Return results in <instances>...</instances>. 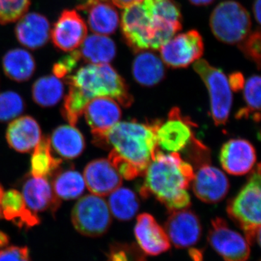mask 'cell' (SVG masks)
<instances>
[{"mask_svg":"<svg viewBox=\"0 0 261 261\" xmlns=\"http://www.w3.org/2000/svg\"><path fill=\"white\" fill-rule=\"evenodd\" d=\"M193 125L188 118L182 116L177 108H173L168 113L167 121L160 122L157 129L159 147L171 152L184 150L196 140Z\"/></svg>","mask_w":261,"mask_h":261,"instance_id":"8fae6325","label":"cell"},{"mask_svg":"<svg viewBox=\"0 0 261 261\" xmlns=\"http://www.w3.org/2000/svg\"><path fill=\"white\" fill-rule=\"evenodd\" d=\"M75 49L80 60L88 64H102L112 61L116 54L114 42L106 35L94 34L89 36L80 46Z\"/></svg>","mask_w":261,"mask_h":261,"instance_id":"d4e9b609","label":"cell"},{"mask_svg":"<svg viewBox=\"0 0 261 261\" xmlns=\"http://www.w3.org/2000/svg\"><path fill=\"white\" fill-rule=\"evenodd\" d=\"M9 241V237L3 231H0V248H3V247L8 245Z\"/></svg>","mask_w":261,"mask_h":261,"instance_id":"b9f144b4","label":"cell"},{"mask_svg":"<svg viewBox=\"0 0 261 261\" xmlns=\"http://www.w3.org/2000/svg\"><path fill=\"white\" fill-rule=\"evenodd\" d=\"M22 195L29 210L36 214L46 211L55 214L61 204L46 178L31 176L24 182Z\"/></svg>","mask_w":261,"mask_h":261,"instance_id":"d6986e66","label":"cell"},{"mask_svg":"<svg viewBox=\"0 0 261 261\" xmlns=\"http://www.w3.org/2000/svg\"><path fill=\"white\" fill-rule=\"evenodd\" d=\"M162 60L151 51H142L136 57L132 66L134 78L144 87H153L166 75Z\"/></svg>","mask_w":261,"mask_h":261,"instance_id":"cb8c5ba5","label":"cell"},{"mask_svg":"<svg viewBox=\"0 0 261 261\" xmlns=\"http://www.w3.org/2000/svg\"><path fill=\"white\" fill-rule=\"evenodd\" d=\"M63 84L55 75L39 78L32 87L34 102L42 107L56 106L63 97Z\"/></svg>","mask_w":261,"mask_h":261,"instance_id":"4dcf8cb0","label":"cell"},{"mask_svg":"<svg viewBox=\"0 0 261 261\" xmlns=\"http://www.w3.org/2000/svg\"><path fill=\"white\" fill-rule=\"evenodd\" d=\"M171 212L164 228L170 242L176 248H188L195 245L202 236L198 216L188 208Z\"/></svg>","mask_w":261,"mask_h":261,"instance_id":"7c38bea8","label":"cell"},{"mask_svg":"<svg viewBox=\"0 0 261 261\" xmlns=\"http://www.w3.org/2000/svg\"><path fill=\"white\" fill-rule=\"evenodd\" d=\"M260 181L258 163L246 185L227 206L228 216L245 232L250 245L260 243Z\"/></svg>","mask_w":261,"mask_h":261,"instance_id":"5b68a950","label":"cell"},{"mask_svg":"<svg viewBox=\"0 0 261 261\" xmlns=\"http://www.w3.org/2000/svg\"><path fill=\"white\" fill-rule=\"evenodd\" d=\"M141 195L155 197L169 211L188 208L191 205L187 189L195 176L193 168L178 152L165 154L159 151L147 166Z\"/></svg>","mask_w":261,"mask_h":261,"instance_id":"3957f363","label":"cell"},{"mask_svg":"<svg viewBox=\"0 0 261 261\" xmlns=\"http://www.w3.org/2000/svg\"><path fill=\"white\" fill-rule=\"evenodd\" d=\"M7 142L20 152H29L42 140V132L37 121L31 116L17 118L10 123L6 132Z\"/></svg>","mask_w":261,"mask_h":261,"instance_id":"603a6c76","label":"cell"},{"mask_svg":"<svg viewBox=\"0 0 261 261\" xmlns=\"http://www.w3.org/2000/svg\"><path fill=\"white\" fill-rule=\"evenodd\" d=\"M78 9L87 14L89 28L94 34L110 35L118 29V12L107 0H88L80 5Z\"/></svg>","mask_w":261,"mask_h":261,"instance_id":"ffe728a7","label":"cell"},{"mask_svg":"<svg viewBox=\"0 0 261 261\" xmlns=\"http://www.w3.org/2000/svg\"><path fill=\"white\" fill-rule=\"evenodd\" d=\"M207 240L225 261H247L250 257V245L246 238L231 229L221 218L211 221Z\"/></svg>","mask_w":261,"mask_h":261,"instance_id":"9c48e42d","label":"cell"},{"mask_svg":"<svg viewBox=\"0 0 261 261\" xmlns=\"http://www.w3.org/2000/svg\"><path fill=\"white\" fill-rule=\"evenodd\" d=\"M256 152L250 142L242 139L230 140L223 145L220 161L228 173L242 176L250 172L256 162Z\"/></svg>","mask_w":261,"mask_h":261,"instance_id":"e0dca14e","label":"cell"},{"mask_svg":"<svg viewBox=\"0 0 261 261\" xmlns=\"http://www.w3.org/2000/svg\"><path fill=\"white\" fill-rule=\"evenodd\" d=\"M83 114L92 129V135H103L120 122L121 110L113 98H94L87 103Z\"/></svg>","mask_w":261,"mask_h":261,"instance_id":"ac0fdd59","label":"cell"},{"mask_svg":"<svg viewBox=\"0 0 261 261\" xmlns=\"http://www.w3.org/2000/svg\"><path fill=\"white\" fill-rule=\"evenodd\" d=\"M71 220L75 230L89 238L102 236L112 222L108 202L93 194L84 196L77 202L72 211Z\"/></svg>","mask_w":261,"mask_h":261,"instance_id":"ba28073f","label":"cell"},{"mask_svg":"<svg viewBox=\"0 0 261 261\" xmlns=\"http://www.w3.org/2000/svg\"><path fill=\"white\" fill-rule=\"evenodd\" d=\"M194 193L202 202L216 204L223 200L229 190V182L223 171L202 163L192 180Z\"/></svg>","mask_w":261,"mask_h":261,"instance_id":"5bb4252c","label":"cell"},{"mask_svg":"<svg viewBox=\"0 0 261 261\" xmlns=\"http://www.w3.org/2000/svg\"><path fill=\"white\" fill-rule=\"evenodd\" d=\"M69 91L63 105V116L71 126H75L87 103L94 98H113L123 107L133 102L126 82L108 63L87 64L73 75L67 76Z\"/></svg>","mask_w":261,"mask_h":261,"instance_id":"7a4b0ae2","label":"cell"},{"mask_svg":"<svg viewBox=\"0 0 261 261\" xmlns=\"http://www.w3.org/2000/svg\"><path fill=\"white\" fill-rule=\"evenodd\" d=\"M260 77L257 75H252L247 81L244 89V97L247 106L237 113L236 118L238 119L252 117L255 122L260 121Z\"/></svg>","mask_w":261,"mask_h":261,"instance_id":"1f68e13d","label":"cell"},{"mask_svg":"<svg viewBox=\"0 0 261 261\" xmlns=\"http://www.w3.org/2000/svg\"><path fill=\"white\" fill-rule=\"evenodd\" d=\"M163 63L173 68H186L203 55L202 37L195 30L173 37L160 48Z\"/></svg>","mask_w":261,"mask_h":261,"instance_id":"30bf717a","label":"cell"},{"mask_svg":"<svg viewBox=\"0 0 261 261\" xmlns=\"http://www.w3.org/2000/svg\"><path fill=\"white\" fill-rule=\"evenodd\" d=\"M261 0H255L253 5V12L255 18L256 19L257 23H260L261 18Z\"/></svg>","mask_w":261,"mask_h":261,"instance_id":"60d3db41","label":"cell"},{"mask_svg":"<svg viewBox=\"0 0 261 261\" xmlns=\"http://www.w3.org/2000/svg\"><path fill=\"white\" fill-rule=\"evenodd\" d=\"M194 69L203 81L211 99V116L216 126L226 124L229 117L233 96L226 75L205 60L195 62Z\"/></svg>","mask_w":261,"mask_h":261,"instance_id":"52a82bcc","label":"cell"},{"mask_svg":"<svg viewBox=\"0 0 261 261\" xmlns=\"http://www.w3.org/2000/svg\"><path fill=\"white\" fill-rule=\"evenodd\" d=\"M143 0H111L113 4L121 9H126L133 5L142 3Z\"/></svg>","mask_w":261,"mask_h":261,"instance_id":"ab89813d","label":"cell"},{"mask_svg":"<svg viewBox=\"0 0 261 261\" xmlns=\"http://www.w3.org/2000/svg\"><path fill=\"white\" fill-rule=\"evenodd\" d=\"M83 176L89 191L100 197L112 193L123 182V177L109 159L94 160L89 163Z\"/></svg>","mask_w":261,"mask_h":261,"instance_id":"2e32d148","label":"cell"},{"mask_svg":"<svg viewBox=\"0 0 261 261\" xmlns=\"http://www.w3.org/2000/svg\"><path fill=\"white\" fill-rule=\"evenodd\" d=\"M51 147L61 157L73 159L79 157L85 148V140L80 130L71 125L58 127L53 132Z\"/></svg>","mask_w":261,"mask_h":261,"instance_id":"484cf974","label":"cell"},{"mask_svg":"<svg viewBox=\"0 0 261 261\" xmlns=\"http://www.w3.org/2000/svg\"><path fill=\"white\" fill-rule=\"evenodd\" d=\"M0 261H32L27 247L11 245L0 248Z\"/></svg>","mask_w":261,"mask_h":261,"instance_id":"8d00e7d4","label":"cell"},{"mask_svg":"<svg viewBox=\"0 0 261 261\" xmlns=\"http://www.w3.org/2000/svg\"><path fill=\"white\" fill-rule=\"evenodd\" d=\"M189 1L196 6H206L211 4L214 0H189Z\"/></svg>","mask_w":261,"mask_h":261,"instance_id":"7bdbcfd3","label":"cell"},{"mask_svg":"<svg viewBox=\"0 0 261 261\" xmlns=\"http://www.w3.org/2000/svg\"><path fill=\"white\" fill-rule=\"evenodd\" d=\"M0 217L12 221L20 228H29L40 224V219L37 214L29 210L22 193L15 190H3L2 192Z\"/></svg>","mask_w":261,"mask_h":261,"instance_id":"44dd1931","label":"cell"},{"mask_svg":"<svg viewBox=\"0 0 261 261\" xmlns=\"http://www.w3.org/2000/svg\"><path fill=\"white\" fill-rule=\"evenodd\" d=\"M159 123L118 122L103 135L93 136L94 143L104 148L112 147L108 159L122 177L132 180L144 175L159 151Z\"/></svg>","mask_w":261,"mask_h":261,"instance_id":"6da1fadb","label":"cell"},{"mask_svg":"<svg viewBox=\"0 0 261 261\" xmlns=\"http://www.w3.org/2000/svg\"><path fill=\"white\" fill-rule=\"evenodd\" d=\"M244 54L256 63L258 68L260 65L261 34L260 30L254 32L240 42L239 45Z\"/></svg>","mask_w":261,"mask_h":261,"instance_id":"d590c367","label":"cell"},{"mask_svg":"<svg viewBox=\"0 0 261 261\" xmlns=\"http://www.w3.org/2000/svg\"><path fill=\"white\" fill-rule=\"evenodd\" d=\"M53 181V189L58 198L73 200L80 197L85 190L84 176L73 169L56 171Z\"/></svg>","mask_w":261,"mask_h":261,"instance_id":"f1b7e54d","label":"cell"},{"mask_svg":"<svg viewBox=\"0 0 261 261\" xmlns=\"http://www.w3.org/2000/svg\"><path fill=\"white\" fill-rule=\"evenodd\" d=\"M108 257V261H146L145 254L135 244H113Z\"/></svg>","mask_w":261,"mask_h":261,"instance_id":"e575fe53","label":"cell"},{"mask_svg":"<svg viewBox=\"0 0 261 261\" xmlns=\"http://www.w3.org/2000/svg\"><path fill=\"white\" fill-rule=\"evenodd\" d=\"M24 110L23 99L14 92L0 94V121H8L19 116Z\"/></svg>","mask_w":261,"mask_h":261,"instance_id":"d6a6232c","label":"cell"},{"mask_svg":"<svg viewBox=\"0 0 261 261\" xmlns=\"http://www.w3.org/2000/svg\"><path fill=\"white\" fill-rule=\"evenodd\" d=\"M135 234L139 247L145 255L156 256L171 248V242L167 233L152 215H139Z\"/></svg>","mask_w":261,"mask_h":261,"instance_id":"9a60e30c","label":"cell"},{"mask_svg":"<svg viewBox=\"0 0 261 261\" xmlns=\"http://www.w3.org/2000/svg\"><path fill=\"white\" fill-rule=\"evenodd\" d=\"M34 149L31 161V176L46 178L58 171L63 161L53 156L49 137H43Z\"/></svg>","mask_w":261,"mask_h":261,"instance_id":"83f0119b","label":"cell"},{"mask_svg":"<svg viewBox=\"0 0 261 261\" xmlns=\"http://www.w3.org/2000/svg\"><path fill=\"white\" fill-rule=\"evenodd\" d=\"M15 27V35L22 45L35 49L43 47L50 36V27L44 15L37 13L24 14Z\"/></svg>","mask_w":261,"mask_h":261,"instance_id":"7402d4cb","label":"cell"},{"mask_svg":"<svg viewBox=\"0 0 261 261\" xmlns=\"http://www.w3.org/2000/svg\"><path fill=\"white\" fill-rule=\"evenodd\" d=\"M31 0H0V23H13L25 14Z\"/></svg>","mask_w":261,"mask_h":261,"instance_id":"836d02e7","label":"cell"},{"mask_svg":"<svg viewBox=\"0 0 261 261\" xmlns=\"http://www.w3.org/2000/svg\"><path fill=\"white\" fill-rule=\"evenodd\" d=\"M88 28L75 10H65L51 32V40L56 47L64 51L80 48L87 37Z\"/></svg>","mask_w":261,"mask_h":261,"instance_id":"4fadbf2b","label":"cell"},{"mask_svg":"<svg viewBox=\"0 0 261 261\" xmlns=\"http://www.w3.org/2000/svg\"><path fill=\"white\" fill-rule=\"evenodd\" d=\"M228 83L233 90L238 91L244 87V77L240 73H234L230 75Z\"/></svg>","mask_w":261,"mask_h":261,"instance_id":"f35d334b","label":"cell"},{"mask_svg":"<svg viewBox=\"0 0 261 261\" xmlns=\"http://www.w3.org/2000/svg\"><path fill=\"white\" fill-rule=\"evenodd\" d=\"M110 195L108 207L116 219L128 221L135 217L140 207V202L135 192L120 187Z\"/></svg>","mask_w":261,"mask_h":261,"instance_id":"f546056e","label":"cell"},{"mask_svg":"<svg viewBox=\"0 0 261 261\" xmlns=\"http://www.w3.org/2000/svg\"><path fill=\"white\" fill-rule=\"evenodd\" d=\"M80 61V56L76 50L73 51L71 54L65 57L63 59L54 65L53 73L59 79L63 78L65 75H68L72 70L74 69Z\"/></svg>","mask_w":261,"mask_h":261,"instance_id":"74e56055","label":"cell"},{"mask_svg":"<svg viewBox=\"0 0 261 261\" xmlns=\"http://www.w3.org/2000/svg\"><path fill=\"white\" fill-rule=\"evenodd\" d=\"M3 190H4V189H3V186H1V185H0V195H1L2 192L3 191Z\"/></svg>","mask_w":261,"mask_h":261,"instance_id":"ee69618b","label":"cell"},{"mask_svg":"<svg viewBox=\"0 0 261 261\" xmlns=\"http://www.w3.org/2000/svg\"><path fill=\"white\" fill-rule=\"evenodd\" d=\"M3 70L7 76L15 82H27L35 71L36 63L28 51L14 49L8 51L3 60Z\"/></svg>","mask_w":261,"mask_h":261,"instance_id":"4316f807","label":"cell"},{"mask_svg":"<svg viewBox=\"0 0 261 261\" xmlns=\"http://www.w3.org/2000/svg\"><path fill=\"white\" fill-rule=\"evenodd\" d=\"M123 10L122 32L128 45L136 51L157 50L181 29V22L158 13L152 0H143Z\"/></svg>","mask_w":261,"mask_h":261,"instance_id":"277c9868","label":"cell"},{"mask_svg":"<svg viewBox=\"0 0 261 261\" xmlns=\"http://www.w3.org/2000/svg\"><path fill=\"white\" fill-rule=\"evenodd\" d=\"M210 25L215 37L221 42L234 44L250 34L252 21L247 10L235 1L220 3L211 15Z\"/></svg>","mask_w":261,"mask_h":261,"instance_id":"8992f818","label":"cell"}]
</instances>
